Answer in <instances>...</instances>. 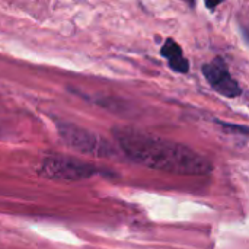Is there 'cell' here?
Returning <instances> with one entry per match:
<instances>
[{
  "label": "cell",
  "mask_w": 249,
  "mask_h": 249,
  "mask_svg": "<svg viewBox=\"0 0 249 249\" xmlns=\"http://www.w3.org/2000/svg\"><path fill=\"white\" fill-rule=\"evenodd\" d=\"M117 140L128 158L150 169L175 175H206L212 171L204 156L171 140L130 128L118 130Z\"/></svg>",
  "instance_id": "obj_1"
},
{
  "label": "cell",
  "mask_w": 249,
  "mask_h": 249,
  "mask_svg": "<svg viewBox=\"0 0 249 249\" xmlns=\"http://www.w3.org/2000/svg\"><path fill=\"white\" fill-rule=\"evenodd\" d=\"M41 175L55 181H82L95 175L96 169L69 156H48L39 166Z\"/></svg>",
  "instance_id": "obj_2"
},
{
  "label": "cell",
  "mask_w": 249,
  "mask_h": 249,
  "mask_svg": "<svg viewBox=\"0 0 249 249\" xmlns=\"http://www.w3.org/2000/svg\"><path fill=\"white\" fill-rule=\"evenodd\" d=\"M203 74L206 76L212 88L217 90L220 95L228 96V98H235L241 95V88L238 82L231 76L226 64L220 58H216L214 61L204 64Z\"/></svg>",
  "instance_id": "obj_3"
},
{
  "label": "cell",
  "mask_w": 249,
  "mask_h": 249,
  "mask_svg": "<svg viewBox=\"0 0 249 249\" xmlns=\"http://www.w3.org/2000/svg\"><path fill=\"white\" fill-rule=\"evenodd\" d=\"M58 131H60L61 139L70 147H73L79 152L93 153L98 149V139L88 130H83L80 127L71 125V124H60Z\"/></svg>",
  "instance_id": "obj_4"
},
{
  "label": "cell",
  "mask_w": 249,
  "mask_h": 249,
  "mask_svg": "<svg viewBox=\"0 0 249 249\" xmlns=\"http://www.w3.org/2000/svg\"><path fill=\"white\" fill-rule=\"evenodd\" d=\"M162 55L168 60L169 66L172 70L179 71V73H187L190 69L188 60L184 57L181 47L174 41V39H168L163 47H162Z\"/></svg>",
  "instance_id": "obj_5"
},
{
  "label": "cell",
  "mask_w": 249,
  "mask_h": 249,
  "mask_svg": "<svg viewBox=\"0 0 249 249\" xmlns=\"http://www.w3.org/2000/svg\"><path fill=\"white\" fill-rule=\"evenodd\" d=\"M206 1V6L209 7V9H216L223 0H204Z\"/></svg>",
  "instance_id": "obj_6"
},
{
  "label": "cell",
  "mask_w": 249,
  "mask_h": 249,
  "mask_svg": "<svg viewBox=\"0 0 249 249\" xmlns=\"http://www.w3.org/2000/svg\"><path fill=\"white\" fill-rule=\"evenodd\" d=\"M184 1H187L188 4H194V0H184Z\"/></svg>",
  "instance_id": "obj_7"
}]
</instances>
